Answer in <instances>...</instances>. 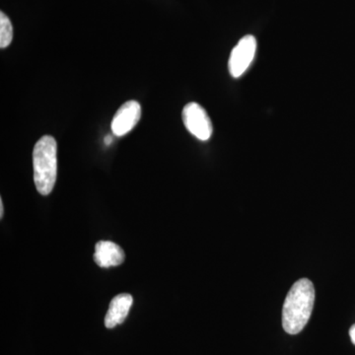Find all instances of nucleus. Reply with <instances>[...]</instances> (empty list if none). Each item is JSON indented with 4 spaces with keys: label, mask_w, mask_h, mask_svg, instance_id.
Returning a JSON list of instances; mask_svg holds the SVG:
<instances>
[{
    "label": "nucleus",
    "mask_w": 355,
    "mask_h": 355,
    "mask_svg": "<svg viewBox=\"0 0 355 355\" xmlns=\"http://www.w3.org/2000/svg\"><path fill=\"white\" fill-rule=\"evenodd\" d=\"M349 336L350 338H352V343L355 345V324L352 327V328H350Z\"/></svg>",
    "instance_id": "9"
},
{
    "label": "nucleus",
    "mask_w": 355,
    "mask_h": 355,
    "mask_svg": "<svg viewBox=\"0 0 355 355\" xmlns=\"http://www.w3.org/2000/svg\"><path fill=\"white\" fill-rule=\"evenodd\" d=\"M132 296L128 293L119 294L113 298L105 318L106 328L113 329L118 324L123 323L132 308Z\"/></svg>",
    "instance_id": "7"
},
{
    "label": "nucleus",
    "mask_w": 355,
    "mask_h": 355,
    "mask_svg": "<svg viewBox=\"0 0 355 355\" xmlns=\"http://www.w3.org/2000/svg\"><path fill=\"white\" fill-rule=\"evenodd\" d=\"M257 40L252 35L243 37L230 53L228 69L231 76L239 78L251 67L257 53Z\"/></svg>",
    "instance_id": "3"
},
{
    "label": "nucleus",
    "mask_w": 355,
    "mask_h": 355,
    "mask_svg": "<svg viewBox=\"0 0 355 355\" xmlns=\"http://www.w3.org/2000/svg\"><path fill=\"white\" fill-rule=\"evenodd\" d=\"M141 116V107L137 101L125 102L118 110L112 121V132L116 137H123L132 132Z\"/></svg>",
    "instance_id": "5"
},
{
    "label": "nucleus",
    "mask_w": 355,
    "mask_h": 355,
    "mask_svg": "<svg viewBox=\"0 0 355 355\" xmlns=\"http://www.w3.org/2000/svg\"><path fill=\"white\" fill-rule=\"evenodd\" d=\"M315 289L309 279H302L291 287L284 301L282 326L289 335H297L305 328L312 314Z\"/></svg>",
    "instance_id": "1"
},
{
    "label": "nucleus",
    "mask_w": 355,
    "mask_h": 355,
    "mask_svg": "<svg viewBox=\"0 0 355 355\" xmlns=\"http://www.w3.org/2000/svg\"><path fill=\"white\" fill-rule=\"evenodd\" d=\"M187 130L202 141H207L212 135V123L209 114L198 103L191 102L184 106L182 113Z\"/></svg>",
    "instance_id": "4"
},
{
    "label": "nucleus",
    "mask_w": 355,
    "mask_h": 355,
    "mask_svg": "<svg viewBox=\"0 0 355 355\" xmlns=\"http://www.w3.org/2000/svg\"><path fill=\"white\" fill-rule=\"evenodd\" d=\"M94 261L103 268L120 266L125 261V252L116 243L100 241L95 246Z\"/></svg>",
    "instance_id": "6"
},
{
    "label": "nucleus",
    "mask_w": 355,
    "mask_h": 355,
    "mask_svg": "<svg viewBox=\"0 0 355 355\" xmlns=\"http://www.w3.org/2000/svg\"><path fill=\"white\" fill-rule=\"evenodd\" d=\"M57 155V141L51 135H44L34 147V182L41 195H50L53 190L58 175Z\"/></svg>",
    "instance_id": "2"
},
{
    "label": "nucleus",
    "mask_w": 355,
    "mask_h": 355,
    "mask_svg": "<svg viewBox=\"0 0 355 355\" xmlns=\"http://www.w3.org/2000/svg\"><path fill=\"white\" fill-rule=\"evenodd\" d=\"M13 39V27L11 21L3 12L0 13V48L6 49Z\"/></svg>",
    "instance_id": "8"
},
{
    "label": "nucleus",
    "mask_w": 355,
    "mask_h": 355,
    "mask_svg": "<svg viewBox=\"0 0 355 355\" xmlns=\"http://www.w3.org/2000/svg\"><path fill=\"white\" fill-rule=\"evenodd\" d=\"M112 141H113V139H112L111 135H107V137H105V144H106V146H110Z\"/></svg>",
    "instance_id": "10"
},
{
    "label": "nucleus",
    "mask_w": 355,
    "mask_h": 355,
    "mask_svg": "<svg viewBox=\"0 0 355 355\" xmlns=\"http://www.w3.org/2000/svg\"><path fill=\"white\" fill-rule=\"evenodd\" d=\"M0 217H3V202L0 200Z\"/></svg>",
    "instance_id": "11"
}]
</instances>
